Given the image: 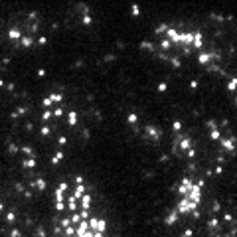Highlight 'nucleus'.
Instances as JSON below:
<instances>
[{
	"label": "nucleus",
	"instance_id": "obj_3",
	"mask_svg": "<svg viewBox=\"0 0 237 237\" xmlns=\"http://www.w3.org/2000/svg\"><path fill=\"white\" fill-rule=\"evenodd\" d=\"M209 231L213 237H237V221L229 213H219L209 219Z\"/></svg>",
	"mask_w": 237,
	"mask_h": 237
},
{
	"label": "nucleus",
	"instance_id": "obj_1",
	"mask_svg": "<svg viewBox=\"0 0 237 237\" xmlns=\"http://www.w3.org/2000/svg\"><path fill=\"white\" fill-rule=\"evenodd\" d=\"M56 209L59 215H89L91 194L81 178H71L56 190Z\"/></svg>",
	"mask_w": 237,
	"mask_h": 237
},
{
	"label": "nucleus",
	"instance_id": "obj_4",
	"mask_svg": "<svg viewBox=\"0 0 237 237\" xmlns=\"http://www.w3.org/2000/svg\"><path fill=\"white\" fill-rule=\"evenodd\" d=\"M227 89H229V93L233 95V99H235V105H237V77L229 79V83H227Z\"/></svg>",
	"mask_w": 237,
	"mask_h": 237
},
{
	"label": "nucleus",
	"instance_id": "obj_2",
	"mask_svg": "<svg viewBox=\"0 0 237 237\" xmlns=\"http://www.w3.org/2000/svg\"><path fill=\"white\" fill-rule=\"evenodd\" d=\"M200 204H202V184L192 180V178H184L178 184V202H176V208L166 221L174 223L176 218H180V215H192V213L198 212Z\"/></svg>",
	"mask_w": 237,
	"mask_h": 237
}]
</instances>
